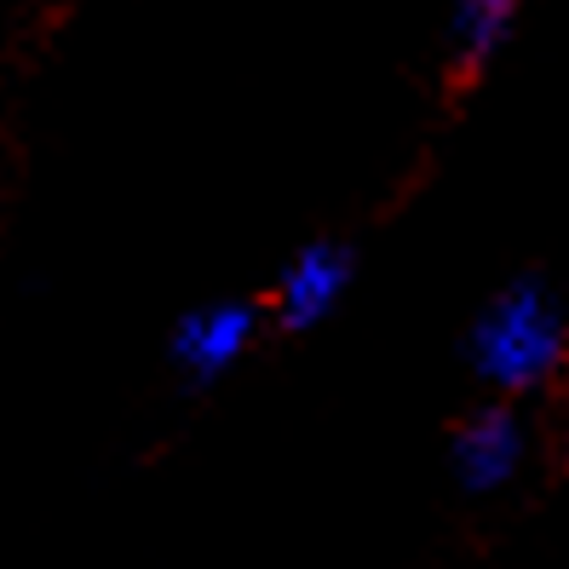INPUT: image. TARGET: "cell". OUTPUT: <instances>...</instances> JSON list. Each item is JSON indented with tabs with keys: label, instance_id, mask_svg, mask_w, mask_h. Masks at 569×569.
I'll use <instances>...</instances> for the list:
<instances>
[{
	"label": "cell",
	"instance_id": "obj_1",
	"mask_svg": "<svg viewBox=\"0 0 569 569\" xmlns=\"http://www.w3.org/2000/svg\"><path fill=\"white\" fill-rule=\"evenodd\" d=\"M512 7L518 0H466L460 7V36H466V47H472V58H483L500 36H507Z\"/></svg>",
	"mask_w": 569,
	"mask_h": 569
}]
</instances>
